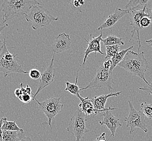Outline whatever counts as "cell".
<instances>
[{"mask_svg":"<svg viewBox=\"0 0 152 141\" xmlns=\"http://www.w3.org/2000/svg\"><path fill=\"white\" fill-rule=\"evenodd\" d=\"M102 31H101L100 35L96 37H93L91 34H90V40L89 41L86 40V39H84L88 43V45L87 48L84 49L85 52H83V53L85 54V57H84L82 65L84 67H85L86 62L88 58V57L90 53L94 52L95 53V56H96V54L97 53H100L101 54H102V55H106V54L102 52L101 50V46L100 43L101 41H102L103 39L102 38Z\"/></svg>","mask_w":152,"mask_h":141,"instance_id":"cell-11","label":"cell"},{"mask_svg":"<svg viewBox=\"0 0 152 141\" xmlns=\"http://www.w3.org/2000/svg\"><path fill=\"white\" fill-rule=\"evenodd\" d=\"M35 0H4L2 4L4 23L14 16L27 15L32 7L39 5Z\"/></svg>","mask_w":152,"mask_h":141,"instance_id":"cell-2","label":"cell"},{"mask_svg":"<svg viewBox=\"0 0 152 141\" xmlns=\"http://www.w3.org/2000/svg\"><path fill=\"white\" fill-rule=\"evenodd\" d=\"M148 2V0H131L125 6V10L129 12L133 10H140L141 7L143 8Z\"/></svg>","mask_w":152,"mask_h":141,"instance_id":"cell-18","label":"cell"},{"mask_svg":"<svg viewBox=\"0 0 152 141\" xmlns=\"http://www.w3.org/2000/svg\"><path fill=\"white\" fill-rule=\"evenodd\" d=\"M77 97L79 98L81 101V103L79 105V107L80 110L83 112V113L85 114L86 117L90 116L91 117L93 115H97V112L95 110L91 100L89 99L88 97H87L86 98H83L80 95Z\"/></svg>","mask_w":152,"mask_h":141,"instance_id":"cell-16","label":"cell"},{"mask_svg":"<svg viewBox=\"0 0 152 141\" xmlns=\"http://www.w3.org/2000/svg\"><path fill=\"white\" fill-rule=\"evenodd\" d=\"M55 55V54L54 53L48 67L46 68V70L41 74L40 78V83L39 84L37 92L34 95L33 100H34L35 97L40 91H41L43 89H45L47 86L49 85L54 81L56 73V70L54 66Z\"/></svg>","mask_w":152,"mask_h":141,"instance_id":"cell-9","label":"cell"},{"mask_svg":"<svg viewBox=\"0 0 152 141\" xmlns=\"http://www.w3.org/2000/svg\"><path fill=\"white\" fill-rule=\"evenodd\" d=\"M133 47L134 46H132L126 49L122 50L121 51H120V52L118 53L115 57H113L111 59L112 62V65L110 68V72H113L114 68H115L116 66H118L119 63H120L123 60V59L125 58L126 54L127 53L128 51H131V49L133 48Z\"/></svg>","mask_w":152,"mask_h":141,"instance_id":"cell-19","label":"cell"},{"mask_svg":"<svg viewBox=\"0 0 152 141\" xmlns=\"http://www.w3.org/2000/svg\"><path fill=\"white\" fill-rule=\"evenodd\" d=\"M146 5L144 7L143 9L140 10H133L129 12L130 14V25L131 26L133 27V31H132V34L131 38L129 39V41H131L133 37L135 32H137V41L139 44V48L137 50V53H139L140 47H141V43H140V37H139V32L141 30H143L142 28L141 27L140 25V22L141 20L144 17H148L147 14H146Z\"/></svg>","mask_w":152,"mask_h":141,"instance_id":"cell-10","label":"cell"},{"mask_svg":"<svg viewBox=\"0 0 152 141\" xmlns=\"http://www.w3.org/2000/svg\"><path fill=\"white\" fill-rule=\"evenodd\" d=\"M104 45L114 46V45H124L125 43L122 41V38H119L114 35H110L102 41Z\"/></svg>","mask_w":152,"mask_h":141,"instance_id":"cell-21","label":"cell"},{"mask_svg":"<svg viewBox=\"0 0 152 141\" xmlns=\"http://www.w3.org/2000/svg\"><path fill=\"white\" fill-rule=\"evenodd\" d=\"M146 43H148V44H152V39L150 40H146Z\"/></svg>","mask_w":152,"mask_h":141,"instance_id":"cell-38","label":"cell"},{"mask_svg":"<svg viewBox=\"0 0 152 141\" xmlns=\"http://www.w3.org/2000/svg\"><path fill=\"white\" fill-rule=\"evenodd\" d=\"M106 133L103 132L99 135L94 141H106Z\"/></svg>","mask_w":152,"mask_h":141,"instance_id":"cell-32","label":"cell"},{"mask_svg":"<svg viewBox=\"0 0 152 141\" xmlns=\"http://www.w3.org/2000/svg\"><path fill=\"white\" fill-rule=\"evenodd\" d=\"M8 26V24H7V25H4V26H1L0 27V43H2V40H1V37H2V32L3 30V29L4 28H5L7 27V26Z\"/></svg>","mask_w":152,"mask_h":141,"instance_id":"cell-36","label":"cell"},{"mask_svg":"<svg viewBox=\"0 0 152 141\" xmlns=\"http://www.w3.org/2000/svg\"><path fill=\"white\" fill-rule=\"evenodd\" d=\"M149 45H150V46H151V47H152V44H149Z\"/></svg>","mask_w":152,"mask_h":141,"instance_id":"cell-39","label":"cell"},{"mask_svg":"<svg viewBox=\"0 0 152 141\" xmlns=\"http://www.w3.org/2000/svg\"><path fill=\"white\" fill-rule=\"evenodd\" d=\"M33 96H31L28 94H25L21 95L18 99L24 104H27L30 103L31 101H33Z\"/></svg>","mask_w":152,"mask_h":141,"instance_id":"cell-28","label":"cell"},{"mask_svg":"<svg viewBox=\"0 0 152 141\" xmlns=\"http://www.w3.org/2000/svg\"><path fill=\"white\" fill-rule=\"evenodd\" d=\"M69 3H70L71 8L73 10H75V8H79L81 7L85 4V1L82 0H75V1H69Z\"/></svg>","mask_w":152,"mask_h":141,"instance_id":"cell-25","label":"cell"},{"mask_svg":"<svg viewBox=\"0 0 152 141\" xmlns=\"http://www.w3.org/2000/svg\"><path fill=\"white\" fill-rule=\"evenodd\" d=\"M112 73L113 72L104 68L103 64L100 65L94 79L89 83L87 86L80 89V91L93 88L100 89L105 87L108 90L109 93H112V91L114 90L112 87V84L114 83Z\"/></svg>","mask_w":152,"mask_h":141,"instance_id":"cell-6","label":"cell"},{"mask_svg":"<svg viewBox=\"0 0 152 141\" xmlns=\"http://www.w3.org/2000/svg\"><path fill=\"white\" fill-rule=\"evenodd\" d=\"M102 64H103V66H104V68H106V70H110V68L112 65V62L111 59L105 60Z\"/></svg>","mask_w":152,"mask_h":141,"instance_id":"cell-30","label":"cell"},{"mask_svg":"<svg viewBox=\"0 0 152 141\" xmlns=\"http://www.w3.org/2000/svg\"><path fill=\"white\" fill-rule=\"evenodd\" d=\"M87 117L80 109H77L67 128V131L74 135L76 141H80L86 133L90 132L86 126Z\"/></svg>","mask_w":152,"mask_h":141,"instance_id":"cell-5","label":"cell"},{"mask_svg":"<svg viewBox=\"0 0 152 141\" xmlns=\"http://www.w3.org/2000/svg\"><path fill=\"white\" fill-rule=\"evenodd\" d=\"M14 94L15 95L16 97L17 98H19L21 95V89H16L15 92H14Z\"/></svg>","mask_w":152,"mask_h":141,"instance_id":"cell-35","label":"cell"},{"mask_svg":"<svg viewBox=\"0 0 152 141\" xmlns=\"http://www.w3.org/2000/svg\"><path fill=\"white\" fill-rule=\"evenodd\" d=\"M141 111L149 120H152V105L147 103H142L141 104Z\"/></svg>","mask_w":152,"mask_h":141,"instance_id":"cell-24","label":"cell"},{"mask_svg":"<svg viewBox=\"0 0 152 141\" xmlns=\"http://www.w3.org/2000/svg\"><path fill=\"white\" fill-rule=\"evenodd\" d=\"M2 120H0V141H3V137H2V135H3V130H2Z\"/></svg>","mask_w":152,"mask_h":141,"instance_id":"cell-34","label":"cell"},{"mask_svg":"<svg viewBox=\"0 0 152 141\" xmlns=\"http://www.w3.org/2000/svg\"><path fill=\"white\" fill-rule=\"evenodd\" d=\"M128 103L130 109L129 114L124 120L127 123L126 126L130 128L129 134H132L137 128L142 129L144 132L147 133L148 131V129L147 127L145 115L141 111L137 110L129 101H128Z\"/></svg>","mask_w":152,"mask_h":141,"instance_id":"cell-8","label":"cell"},{"mask_svg":"<svg viewBox=\"0 0 152 141\" xmlns=\"http://www.w3.org/2000/svg\"><path fill=\"white\" fill-rule=\"evenodd\" d=\"M18 54H14L9 52L6 46V38H4L0 48V72L3 73L4 78L11 73H29L28 72L24 71L23 65L18 64Z\"/></svg>","mask_w":152,"mask_h":141,"instance_id":"cell-3","label":"cell"},{"mask_svg":"<svg viewBox=\"0 0 152 141\" xmlns=\"http://www.w3.org/2000/svg\"><path fill=\"white\" fill-rule=\"evenodd\" d=\"M139 90H142L144 92L147 93L149 95L152 96V83L151 84H149L147 86L142 87H140Z\"/></svg>","mask_w":152,"mask_h":141,"instance_id":"cell-29","label":"cell"},{"mask_svg":"<svg viewBox=\"0 0 152 141\" xmlns=\"http://www.w3.org/2000/svg\"><path fill=\"white\" fill-rule=\"evenodd\" d=\"M116 108H112L108 110L103 112V117L104 118L102 121L99 122V124L101 126H106L111 132V135L110 137H114L115 134L116 130L119 127H121L122 124L119 122V119L116 118L113 115L110 111L115 110Z\"/></svg>","mask_w":152,"mask_h":141,"instance_id":"cell-12","label":"cell"},{"mask_svg":"<svg viewBox=\"0 0 152 141\" xmlns=\"http://www.w3.org/2000/svg\"><path fill=\"white\" fill-rule=\"evenodd\" d=\"M118 66L124 68L131 75L140 77L147 85H149L145 78L146 72L149 68L148 62L145 58L143 52L136 53L132 50L128 51Z\"/></svg>","mask_w":152,"mask_h":141,"instance_id":"cell-1","label":"cell"},{"mask_svg":"<svg viewBox=\"0 0 152 141\" xmlns=\"http://www.w3.org/2000/svg\"><path fill=\"white\" fill-rule=\"evenodd\" d=\"M120 45H114V46H106V57L105 60L110 59L115 57L118 53L120 52Z\"/></svg>","mask_w":152,"mask_h":141,"instance_id":"cell-23","label":"cell"},{"mask_svg":"<svg viewBox=\"0 0 152 141\" xmlns=\"http://www.w3.org/2000/svg\"><path fill=\"white\" fill-rule=\"evenodd\" d=\"M26 135L23 131L3 130V141H18Z\"/></svg>","mask_w":152,"mask_h":141,"instance_id":"cell-17","label":"cell"},{"mask_svg":"<svg viewBox=\"0 0 152 141\" xmlns=\"http://www.w3.org/2000/svg\"><path fill=\"white\" fill-rule=\"evenodd\" d=\"M26 92H27L28 95L33 97L34 95L33 92H32V91H31V87H29L28 85H27V86H26Z\"/></svg>","mask_w":152,"mask_h":141,"instance_id":"cell-33","label":"cell"},{"mask_svg":"<svg viewBox=\"0 0 152 141\" xmlns=\"http://www.w3.org/2000/svg\"><path fill=\"white\" fill-rule=\"evenodd\" d=\"M150 25H152V21L151 19L148 17H144L140 21V26L143 29H144V28L148 27Z\"/></svg>","mask_w":152,"mask_h":141,"instance_id":"cell-27","label":"cell"},{"mask_svg":"<svg viewBox=\"0 0 152 141\" xmlns=\"http://www.w3.org/2000/svg\"><path fill=\"white\" fill-rule=\"evenodd\" d=\"M1 120H2V130L6 131H23V130L21 129L17 125L16 121H9L6 117H3Z\"/></svg>","mask_w":152,"mask_h":141,"instance_id":"cell-20","label":"cell"},{"mask_svg":"<svg viewBox=\"0 0 152 141\" xmlns=\"http://www.w3.org/2000/svg\"><path fill=\"white\" fill-rule=\"evenodd\" d=\"M72 41L69 35L64 33L58 34L55 37L52 46V51L54 54H58L70 49Z\"/></svg>","mask_w":152,"mask_h":141,"instance_id":"cell-13","label":"cell"},{"mask_svg":"<svg viewBox=\"0 0 152 141\" xmlns=\"http://www.w3.org/2000/svg\"><path fill=\"white\" fill-rule=\"evenodd\" d=\"M18 141H31V140L30 137L25 136L23 137H22L20 140H19Z\"/></svg>","mask_w":152,"mask_h":141,"instance_id":"cell-37","label":"cell"},{"mask_svg":"<svg viewBox=\"0 0 152 141\" xmlns=\"http://www.w3.org/2000/svg\"><path fill=\"white\" fill-rule=\"evenodd\" d=\"M79 70H77V74H76V80L75 83L74 84L69 83L68 82L66 81V87L64 89L65 91H68L70 92L71 94L73 95H80V93L81 92L79 87L77 86V80H78V76H79Z\"/></svg>","mask_w":152,"mask_h":141,"instance_id":"cell-22","label":"cell"},{"mask_svg":"<svg viewBox=\"0 0 152 141\" xmlns=\"http://www.w3.org/2000/svg\"><path fill=\"white\" fill-rule=\"evenodd\" d=\"M146 14L148 16L151 21H152V5H151L149 7H146V11H145Z\"/></svg>","mask_w":152,"mask_h":141,"instance_id":"cell-31","label":"cell"},{"mask_svg":"<svg viewBox=\"0 0 152 141\" xmlns=\"http://www.w3.org/2000/svg\"><path fill=\"white\" fill-rule=\"evenodd\" d=\"M122 91L120 92H115V93H108V95H101L98 97H94L91 100L93 104L95 110L97 112V114H100L101 112H104L105 111L108 110L109 109H111L112 107H108L105 108V105L107 101L108 98L111 97H118V95H121Z\"/></svg>","mask_w":152,"mask_h":141,"instance_id":"cell-15","label":"cell"},{"mask_svg":"<svg viewBox=\"0 0 152 141\" xmlns=\"http://www.w3.org/2000/svg\"><path fill=\"white\" fill-rule=\"evenodd\" d=\"M128 13H129L128 10L116 8L114 12L108 16V17L97 28V30L102 31L104 29L112 27L120 18Z\"/></svg>","mask_w":152,"mask_h":141,"instance_id":"cell-14","label":"cell"},{"mask_svg":"<svg viewBox=\"0 0 152 141\" xmlns=\"http://www.w3.org/2000/svg\"><path fill=\"white\" fill-rule=\"evenodd\" d=\"M61 97L62 96L59 98L50 97L47 98L42 102L39 101L36 98L34 99L38 103L40 109L47 117L48 120V123L51 130L52 120L61 112L64 106L63 103L61 101Z\"/></svg>","mask_w":152,"mask_h":141,"instance_id":"cell-7","label":"cell"},{"mask_svg":"<svg viewBox=\"0 0 152 141\" xmlns=\"http://www.w3.org/2000/svg\"><path fill=\"white\" fill-rule=\"evenodd\" d=\"M25 18L27 22L32 23V28L35 31L40 28L47 27L53 22L59 19L52 16L47 9L40 4L32 7Z\"/></svg>","mask_w":152,"mask_h":141,"instance_id":"cell-4","label":"cell"},{"mask_svg":"<svg viewBox=\"0 0 152 141\" xmlns=\"http://www.w3.org/2000/svg\"><path fill=\"white\" fill-rule=\"evenodd\" d=\"M29 77L33 79H40L41 77V73L40 71L37 69H31L29 72Z\"/></svg>","mask_w":152,"mask_h":141,"instance_id":"cell-26","label":"cell"}]
</instances>
